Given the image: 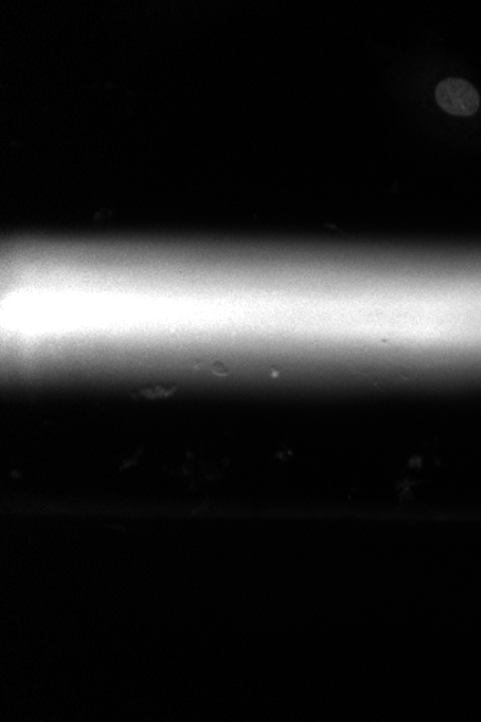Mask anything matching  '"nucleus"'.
<instances>
[{"label":"nucleus","instance_id":"nucleus-3","mask_svg":"<svg viewBox=\"0 0 481 722\" xmlns=\"http://www.w3.org/2000/svg\"><path fill=\"white\" fill-rule=\"evenodd\" d=\"M196 368H201V370H209L212 373H215V375H219V377H225L229 373V368L225 367L224 363L219 362V361H214V362H198L195 365Z\"/></svg>","mask_w":481,"mask_h":722},{"label":"nucleus","instance_id":"nucleus-2","mask_svg":"<svg viewBox=\"0 0 481 722\" xmlns=\"http://www.w3.org/2000/svg\"><path fill=\"white\" fill-rule=\"evenodd\" d=\"M176 390V385L166 387V385H156V387L143 388V390L134 392V397L137 398H162L169 397V395Z\"/></svg>","mask_w":481,"mask_h":722},{"label":"nucleus","instance_id":"nucleus-1","mask_svg":"<svg viewBox=\"0 0 481 722\" xmlns=\"http://www.w3.org/2000/svg\"><path fill=\"white\" fill-rule=\"evenodd\" d=\"M438 106L455 116L468 117L480 109V96L470 82L461 78H447L435 89Z\"/></svg>","mask_w":481,"mask_h":722}]
</instances>
